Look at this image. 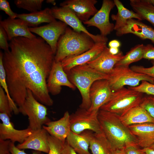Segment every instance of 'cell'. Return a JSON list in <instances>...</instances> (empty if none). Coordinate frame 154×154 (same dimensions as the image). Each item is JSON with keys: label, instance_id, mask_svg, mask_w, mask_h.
<instances>
[{"label": "cell", "instance_id": "1", "mask_svg": "<svg viewBox=\"0 0 154 154\" xmlns=\"http://www.w3.org/2000/svg\"><path fill=\"white\" fill-rule=\"evenodd\" d=\"M9 49L3 52V62L11 97L19 107L24 103L27 90L43 105L51 106L53 101L48 91L47 80L55 54L40 37L14 38Z\"/></svg>", "mask_w": 154, "mask_h": 154}, {"label": "cell", "instance_id": "2", "mask_svg": "<svg viewBox=\"0 0 154 154\" xmlns=\"http://www.w3.org/2000/svg\"><path fill=\"white\" fill-rule=\"evenodd\" d=\"M98 117L102 131L114 150L138 145L135 137L121 122L119 115L100 110Z\"/></svg>", "mask_w": 154, "mask_h": 154}, {"label": "cell", "instance_id": "3", "mask_svg": "<svg viewBox=\"0 0 154 154\" xmlns=\"http://www.w3.org/2000/svg\"><path fill=\"white\" fill-rule=\"evenodd\" d=\"M95 43L87 34L67 27L58 40L54 60L61 62L66 58L80 54L91 48Z\"/></svg>", "mask_w": 154, "mask_h": 154}, {"label": "cell", "instance_id": "4", "mask_svg": "<svg viewBox=\"0 0 154 154\" xmlns=\"http://www.w3.org/2000/svg\"><path fill=\"white\" fill-rule=\"evenodd\" d=\"M66 73L70 81L81 94L82 101L79 108L87 110L91 105L89 91L92 84L97 80L109 78L108 74L97 70L87 64L76 66Z\"/></svg>", "mask_w": 154, "mask_h": 154}, {"label": "cell", "instance_id": "5", "mask_svg": "<svg viewBox=\"0 0 154 154\" xmlns=\"http://www.w3.org/2000/svg\"><path fill=\"white\" fill-rule=\"evenodd\" d=\"M143 93L125 87L113 91L108 101L100 110L120 116L130 109L139 106Z\"/></svg>", "mask_w": 154, "mask_h": 154}, {"label": "cell", "instance_id": "6", "mask_svg": "<svg viewBox=\"0 0 154 154\" xmlns=\"http://www.w3.org/2000/svg\"><path fill=\"white\" fill-rule=\"evenodd\" d=\"M18 108L19 113L28 117V128L33 131L42 128L50 121L47 116L46 107L35 99L29 90H27V95L24 103Z\"/></svg>", "mask_w": 154, "mask_h": 154}, {"label": "cell", "instance_id": "7", "mask_svg": "<svg viewBox=\"0 0 154 154\" xmlns=\"http://www.w3.org/2000/svg\"><path fill=\"white\" fill-rule=\"evenodd\" d=\"M108 75L109 78L108 80L113 92L126 85L136 86L143 80L154 84L153 78L147 75L135 71L129 67H114Z\"/></svg>", "mask_w": 154, "mask_h": 154}, {"label": "cell", "instance_id": "8", "mask_svg": "<svg viewBox=\"0 0 154 154\" xmlns=\"http://www.w3.org/2000/svg\"><path fill=\"white\" fill-rule=\"evenodd\" d=\"M98 112H90L79 108L70 115L71 131L78 134L86 130L103 133L98 118Z\"/></svg>", "mask_w": 154, "mask_h": 154}, {"label": "cell", "instance_id": "9", "mask_svg": "<svg viewBox=\"0 0 154 154\" xmlns=\"http://www.w3.org/2000/svg\"><path fill=\"white\" fill-rule=\"evenodd\" d=\"M51 9L56 19H58L64 22L76 32H83L87 34L95 43L107 42L108 39L106 37L101 35H94L89 32L75 13L68 8L55 6L51 8Z\"/></svg>", "mask_w": 154, "mask_h": 154}, {"label": "cell", "instance_id": "10", "mask_svg": "<svg viewBox=\"0 0 154 154\" xmlns=\"http://www.w3.org/2000/svg\"><path fill=\"white\" fill-rule=\"evenodd\" d=\"M115 6L113 1L103 0L100 10L92 18L83 23L88 27H96L100 31L101 35L106 37L114 30V25L110 22L109 16Z\"/></svg>", "mask_w": 154, "mask_h": 154}, {"label": "cell", "instance_id": "11", "mask_svg": "<svg viewBox=\"0 0 154 154\" xmlns=\"http://www.w3.org/2000/svg\"><path fill=\"white\" fill-rule=\"evenodd\" d=\"M67 25L61 21L56 20L42 26L30 27L31 33L39 36L49 45L55 54L58 40L64 33Z\"/></svg>", "mask_w": 154, "mask_h": 154}, {"label": "cell", "instance_id": "12", "mask_svg": "<svg viewBox=\"0 0 154 154\" xmlns=\"http://www.w3.org/2000/svg\"><path fill=\"white\" fill-rule=\"evenodd\" d=\"M113 91L108 80H97L92 85L89 91L91 105L88 110L97 112L110 99Z\"/></svg>", "mask_w": 154, "mask_h": 154}, {"label": "cell", "instance_id": "13", "mask_svg": "<svg viewBox=\"0 0 154 154\" xmlns=\"http://www.w3.org/2000/svg\"><path fill=\"white\" fill-rule=\"evenodd\" d=\"M47 85L49 93L53 95L59 94L62 86L67 87L72 90L76 88L69 80L61 62L55 60L47 79Z\"/></svg>", "mask_w": 154, "mask_h": 154}, {"label": "cell", "instance_id": "14", "mask_svg": "<svg viewBox=\"0 0 154 154\" xmlns=\"http://www.w3.org/2000/svg\"><path fill=\"white\" fill-rule=\"evenodd\" d=\"M10 117L7 114L0 113V139L9 140L12 142L23 143L31 135L33 131L27 128L22 130H18L14 127L10 121Z\"/></svg>", "mask_w": 154, "mask_h": 154}, {"label": "cell", "instance_id": "15", "mask_svg": "<svg viewBox=\"0 0 154 154\" xmlns=\"http://www.w3.org/2000/svg\"><path fill=\"white\" fill-rule=\"evenodd\" d=\"M96 0H66L61 3V7L68 8L82 22L88 21L98 11L95 5Z\"/></svg>", "mask_w": 154, "mask_h": 154}, {"label": "cell", "instance_id": "16", "mask_svg": "<svg viewBox=\"0 0 154 154\" xmlns=\"http://www.w3.org/2000/svg\"><path fill=\"white\" fill-rule=\"evenodd\" d=\"M107 46V42L95 43L90 49L77 56L66 58L61 62L66 72L78 66L87 64L97 57Z\"/></svg>", "mask_w": 154, "mask_h": 154}, {"label": "cell", "instance_id": "17", "mask_svg": "<svg viewBox=\"0 0 154 154\" xmlns=\"http://www.w3.org/2000/svg\"><path fill=\"white\" fill-rule=\"evenodd\" d=\"M116 31L117 36L131 33L142 40L149 39L154 44V29L139 20L129 19L123 26Z\"/></svg>", "mask_w": 154, "mask_h": 154}, {"label": "cell", "instance_id": "18", "mask_svg": "<svg viewBox=\"0 0 154 154\" xmlns=\"http://www.w3.org/2000/svg\"><path fill=\"white\" fill-rule=\"evenodd\" d=\"M0 26L5 30L9 40L18 37L29 38L36 37L30 31L25 22L19 18L11 19L9 17L3 21H0Z\"/></svg>", "mask_w": 154, "mask_h": 154}, {"label": "cell", "instance_id": "19", "mask_svg": "<svg viewBox=\"0 0 154 154\" xmlns=\"http://www.w3.org/2000/svg\"><path fill=\"white\" fill-rule=\"evenodd\" d=\"M124 55L121 51L116 55L112 54L106 46L97 57L87 64L97 70L108 74Z\"/></svg>", "mask_w": 154, "mask_h": 154}, {"label": "cell", "instance_id": "20", "mask_svg": "<svg viewBox=\"0 0 154 154\" xmlns=\"http://www.w3.org/2000/svg\"><path fill=\"white\" fill-rule=\"evenodd\" d=\"M48 134L43 128L33 131L23 143L18 144L16 147L21 150L30 149L48 153L49 149Z\"/></svg>", "mask_w": 154, "mask_h": 154}, {"label": "cell", "instance_id": "21", "mask_svg": "<svg viewBox=\"0 0 154 154\" xmlns=\"http://www.w3.org/2000/svg\"><path fill=\"white\" fill-rule=\"evenodd\" d=\"M127 127L141 148H149L154 144V123H145Z\"/></svg>", "mask_w": 154, "mask_h": 154}, {"label": "cell", "instance_id": "22", "mask_svg": "<svg viewBox=\"0 0 154 154\" xmlns=\"http://www.w3.org/2000/svg\"><path fill=\"white\" fill-rule=\"evenodd\" d=\"M50 135L64 143L66 139L71 131L70 114L66 111L60 119L55 121H50L42 126Z\"/></svg>", "mask_w": 154, "mask_h": 154}, {"label": "cell", "instance_id": "23", "mask_svg": "<svg viewBox=\"0 0 154 154\" xmlns=\"http://www.w3.org/2000/svg\"><path fill=\"white\" fill-rule=\"evenodd\" d=\"M88 138L91 154H112L114 150L103 133H96L91 131L83 132Z\"/></svg>", "mask_w": 154, "mask_h": 154}, {"label": "cell", "instance_id": "24", "mask_svg": "<svg viewBox=\"0 0 154 154\" xmlns=\"http://www.w3.org/2000/svg\"><path fill=\"white\" fill-rule=\"evenodd\" d=\"M122 123L126 126L145 123H154V118L140 105L134 107L119 116Z\"/></svg>", "mask_w": 154, "mask_h": 154}, {"label": "cell", "instance_id": "25", "mask_svg": "<svg viewBox=\"0 0 154 154\" xmlns=\"http://www.w3.org/2000/svg\"><path fill=\"white\" fill-rule=\"evenodd\" d=\"M17 18L24 21L29 27H37L42 23H51L56 20L51 8H46L43 10L28 14H17Z\"/></svg>", "mask_w": 154, "mask_h": 154}, {"label": "cell", "instance_id": "26", "mask_svg": "<svg viewBox=\"0 0 154 154\" xmlns=\"http://www.w3.org/2000/svg\"><path fill=\"white\" fill-rule=\"evenodd\" d=\"M113 1L117 9V12L116 14H113L111 16L112 20L116 22L114 30L116 31L123 26L129 19H134L140 21L143 20L139 15L133 11L125 7L119 0H114Z\"/></svg>", "mask_w": 154, "mask_h": 154}, {"label": "cell", "instance_id": "27", "mask_svg": "<svg viewBox=\"0 0 154 154\" xmlns=\"http://www.w3.org/2000/svg\"><path fill=\"white\" fill-rule=\"evenodd\" d=\"M133 11L154 26V6L148 0H130Z\"/></svg>", "mask_w": 154, "mask_h": 154}, {"label": "cell", "instance_id": "28", "mask_svg": "<svg viewBox=\"0 0 154 154\" xmlns=\"http://www.w3.org/2000/svg\"><path fill=\"white\" fill-rule=\"evenodd\" d=\"M66 142L78 154H91L88 150L89 140L83 132L78 134L70 131Z\"/></svg>", "mask_w": 154, "mask_h": 154}, {"label": "cell", "instance_id": "29", "mask_svg": "<svg viewBox=\"0 0 154 154\" xmlns=\"http://www.w3.org/2000/svg\"><path fill=\"white\" fill-rule=\"evenodd\" d=\"M145 45L138 44L131 49L115 65L116 66L128 67L129 64L143 58Z\"/></svg>", "mask_w": 154, "mask_h": 154}, {"label": "cell", "instance_id": "30", "mask_svg": "<svg viewBox=\"0 0 154 154\" xmlns=\"http://www.w3.org/2000/svg\"><path fill=\"white\" fill-rule=\"evenodd\" d=\"M3 52H0V86L3 89L7 97L10 107L15 114L19 113V108L11 97L6 81V75L3 62Z\"/></svg>", "mask_w": 154, "mask_h": 154}, {"label": "cell", "instance_id": "31", "mask_svg": "<svg viewBox=\"0 0 154 154\" xmlns=\"http://www.w3.org/2000/svg\"><path fill=\"white\" fill-rule=\"evenodd\" d=\"M44 0H16L14 3L18 8L34 12L41 11Z\"/></svg>", "mask_w": 154, "mask_h": 154}, {"label": "cell", "instance_id": "32", "mask_svg": "<svg viewBox=\"0 0 154 154\" xmlns=\"http://www.w3.org/2000/svg\"><path fill=\"white\" fill-rule=\"evenodd\" d=\"M48 140L49 149L48 154H61V151L64 143L48 133Z\"/></svg>", "mask_w": 154, "mask_h": 154}, {"label": "cell", "instance_id": "33", "mask_svg": "<svg viewBox=\"0 0 154 154\" xmlns=\"http://www.w3.org/2000/svg\"><path fill=\"white\" fill-rule=\"evenodd\" d=\"M12 111L10 107L8 99L4 90L0 86V112L11 116Z\"/></svg>", "mask_w": 154, "mask_h": 154}, {"label": "cell", "instance_id": "34", "mask_svg": "<svg viewBox=\"0 0 154 154\" xmlns=\"http://www.w3.org/2000/svg\"><path fill=\"white\" fill-rule=\"evenodd\" d=\"M128 87L147 95L154 96V84L146 81H142L141 83L136 86Z\"/></svg>", "mask_w": 154, "mask_h": 154}, {"label": "cell", "instance_id": "35", "mask_svg": "<svg viewBox=\"0 0 154 154\" xmlns=\"http://www.w3.org/2000/svg\"><path fill=\"white\" fill-rule=\"evenodd\" d=\"M140 106L154 118V96L147 95L144 96Z\"/></svg>", "mask_w": 154, "mask_h": 154}, {"label": "cell", "instance_id": "36", "mask_svg": "<svg viewBox=\"0 0 154 154\" xmlns=\"http://www.w3.org/2000/svg\"><path fill=\"white\" fill-rule=\"evenodd\" d=\"M151 62L153 66L149 67L146 68L142 66L134 65L130 68L135 71L147 75L154 80V61H152Z\"/></svg>", "mask_w": 154, "mask_h": 154}, {"label": "cell", "instance_id": "37", "mask_svg": "<svg viewBox=\"0 0 154 154\" xmlns=\"http://www.w3.org/2000/svg\"><path fill=\"white\" fill-rule=\"evenodd\" d=\"M0 10L4 11L11 18L15 19L17 18V14L12 11L9 2L6 0H0Z\"/></svg>", "mask_w": 154, "mask_h": 154}, {"label": "cell", "instance_id": "38", "mask_svg": "<svg viewBox=\"0 0 154 154\" xmlns=\"http://www.w3.org/2000/svg\"><path fill=\"white\" fill-rule=\"evenodd\" d=\"M7 34L4 29L0 26V47L4 51H7L9 49Z\"/></svg>", "mask_w": 154, "mask_h": 154}, {"label": "cell", "instance_id": "39", "mask_svg": "<svg viewBox=\"0 0 154 154\" xmlns=\"http://www.w3.org/2000/svg\"><path fill=\"white\" fill-rule=\"evenodd\" d=\"M143 58L154 61V46L151 44L145 45Z\"/></svg>", "mask_w": 154, "mask_h": 154}, {"label": "cell", "instance_id": "40", "mask_svg": "<svg viewBox=\"0 0 154 154\" xmlns=\"http://www.w3.org/2000/svg\"><path fill=\"white\" fill-rule=\"evenodd\" d=\"M124 149L126 154H146L137 144L127 146Z\"/></svg>", "mask_w": 154, "mask_h": 154}, {"label": "cell", "instance_id": "41", "mask_svg": "<svg viewBox=\"0 0 154 154\" xmlns=\"http://www.w3.org/2000/svg\"><path fill=\"white\" fill-rule=\"evenodd\" d=\"M10 152L9 154H29L26 153L24 150L18 148L15 145V143L11 142L9 145ZM40 152L36 151L30 154H40Z\"/></svg>", "mask_w": 154, "mask_h": 154}, {"label": "cell", "instance_id": "42", "mask_svg": "<svg viewBox=\"0 0 154 154\" xmlns=\"http://www.w3.org/2000/svg\"><path fill=\"white\" fill-rule=\"evenodd\" d=\"M11 141L9 140L0 139V154H9V145Z\"/></svg>", "mask_w": 154, "mask_h": 154}, {"label": "cell", "instance_id": "43", "mask_svg": "<svg viewBox=\"0 0 154 154\" xmlns=\"http://www.w3.org/2000/svg\"><path fill=\"white\" fill-rule=\"evenodd\" d=\"M61 154H77L74 150L66 142L62 150Z\"/></svg>", "mask_w": 154, "mask_h": 154}, {"label": "cell", "instance_id": "44", "mask_svg": "<svg viewBox=\"0 0 154 154\" xmlns=\"http://www.w3.org/2000/svg\"><path fill=\"white\" fill-rule=\"evenodd\" d=\"M121 45L120 41L117 40H113L110 41L108 43V46L110 47L119 48Z\"/></svg>", "mask_w": 154, "mask_h": 154}, {"label": "cell", "instance_id": "45", "mask_svg": "<svg viewBox=\"0 0 154 154\" xmlns=\"http://www.w3.org/2000/svg\"><path fill=\"white\" fill-rule=\"evenodd\" d=\"M109 51L112 54L115 55L119 52V48L110 47L109 48Z\"/></svg>", "mask_w": 154, "mask_h": 154}, {"label": "cell", "instance_id": "46", "mask_svg": "<svg viewBox=\"0 0 154 154\" xmlns=\"http://www.w3.org/2000/svg\"><path fill=\"white\" fill-rule=\"evenodd\" d=\"M124 149L114 150L113 151L112 154H126Z\"/></svg>", "mask_w": 154, "mask_h": 154}, {"label": "cell", "instance_id": "47", "mask_svg": "<svg viewBox=\"0 0 154 154\" xmlns=\"http://www.w3.org/2000/svg\"><path fill=\"white\" fill-rule=\"evenodd\" d=\"M146 154H154V150L149 148H142Z\"/></svg>", "mask_w": 154, "mask_h": 154}, {"label": "cell", "instance_id": "48", "mask_svg": "<svg viewBox=\"0 0 154 154\" xmlns=\"http://www.w3.org/2000/svg\"><path fill=\"white\" fill-rule=\"evenodd\" d=\"M46 2L48 3L54 5L56 4L55 1L54 0H47Z\"/></svg>", "mask_w": 154, "mask_h": 154}, {"label": "cell", "instance_id": "49", "mask_svg": "<svg viewBox=\"0 0 154 154\" xmlns=\"http://www.w3.org/2000/svg\"><path fill=\"white\" fill-rule=\"evenodd\" d=\"M154 6V0H148Z\"/></svg>", "mask_w": 154, "mask_h": 154}, {"label": "cell", "instance_id": "50", "mask_svg": "<svg viewBox=\"0 0 154 154\" xmlns=\"http://www.w3.org/2000/svg\"><path fill=\"white\" fill-rule=\"evenodd\" d=\"M149 148L152 149H153V150H154V144H153V145L151 146Z\"/></svg>", "mask_w": 154, "mask_h": 154}]
</instances>
